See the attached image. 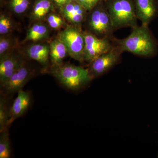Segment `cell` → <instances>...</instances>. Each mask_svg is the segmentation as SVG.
<instances>
[{"label": "cell", "mask_w": 158, "mask_h": 158, "mask_svg": "<svg viewBox=\"0 0 158 158\" xmlns=\"http://www.w3.org/2000/svg\"><path fill=\"white\" fill-rule=\"evenodd\" d=\"M59 39L65 44L68 53L72 58L80 62H84L83 54L85 46L84 32L79 27H67L60 32Z\"/></svg>", "instance_id": "obj_5"}, {"label": "cell", "mask_w": 158, "mask_h": 158, "mask_svg": "<svg viewBox=\"0 0 158 158\" xmlns=\"http://www.w3.org/2000/svg\"><path fill=\"white\" fill-rule=\"evenodd\" d=\"M90 11L88 27L91 33L100 38H115L113 35L115 31L104 1H102Z\"/></svg>", "instance_id": "obj_4"}, {"label": "cell", "mask_w": 158, "mask_h": 158, "mask_svg": "<svg viewBox=\"0 0 158 158\" xmlns=\"http://www.w3.org/2000/svg\"><path fill=\"white\" fill-rule=\"evenodd\" d=\"M24 62L15 57L5 56L1 57L0 61V85L22 66Z\"/></svg>", "instance_id": "obj_11"}, {"label": "cell", "mask_w": 158, "mask_h": 158, "mask_svg": "<svg viewBox=\"0 0 158 158\" xmlns=\"http://www.w3.org/2000/svg\"><path fill=\"white\" fill-rule=\"evenodd\" d=\"M17 95L10 106L9 127L18 118L22 116L29 110L31 104V94L28 91L21 90L17 92Z\"/></svg>", "instance_id": "obj_10"}, {"label": "cell", "mask_w": 158, "mask_h": 158, "mask_svg": "<svg viewBox=\"0 0 158 158\" xmlns=\"http://www.w3.org/2000/svg\"><path fill=\"white\" fill-rule=\"evenodd\" d=\"M52 8V4L49 0H39L34 6L33 15L37 19L44 17Z\"/></svg>", "instance_id": "obj_18"}, {"label": "cell", "mask_w": 158, "mask_h": 158, "mask_svg": "<svg viewBox=\"0 0 158 158\" xmlns=\"http://www.w3.org/2000/svg\"><path fill=\"white\" fill-rule=\"evenodd\" d=\"M104 1H105V0H104Z\"/></svg>", "instance_id": "obj_27"}, {"label": "cell", "mask_w": 158, "mask_h": 158, "mask_svg": "<svg viewBox=\"0 0 158 158\" xmlns=\"http://www.w3.org/2000/svg\"><path fill=\"white\" fill-rule=\"evenodd\" d=\"M48 34V30L45 26L37 24L32 26L28 31L25 40L37 41L46 37Z\"/></svg>", "instance_id": "obj_16"}, {"label": "cell", "mask_w": 158, "mask_h": 158, "mask_svg": "<svg viewBox=\"0 0 158 158\" xmlns=\"http://www.w3.org/2000/svg\"><path fill=\"white\" fill-rule=\"evenodd\" d=\"M158 4V0H157Z\"/></svg>", "instance_id": "obj_26"}, {"label": "cell", "mask_w": 158, "mask_h": 158, "mask_svg": "<svg viewBox=\"0 0 158 158\" xmlns=\"http://www.w3.org/2000/svg\"><path fill=\"white\" fill-rule=\"evenodd\" d=\"M11 40L6 37H1L0 39V55L1 56L8 50L11 45Z\"/></svg>", "instance_id": "obj_23"}, {"label": "cell", "mask_w": 158, "mask_h": 158, "mask_svg": "<svg viewBox=\"0 0 158 158\" xmlns=\"http://www.w3.org/2000/svg\"><path fill=\"white\" fill-rule=\"evenodd\" d=\"M85 46L83 60L89 63L98 57L110 50L115 44L113 39L100 38L89 32H84Z\"/></svg>", "instance_id": "obj_6"}, {"label": "cell", "mask_w": 158, "mask_h": 158, "mask_svg": "<svg viewBox=\"0 0 158 158\" xmlns=\"http://www.w3.org/2000/svg\"><path fill=\"white\" fill-rule=\"evenodd\" d=\"M1 1H2V0H1Z\"/></svg>", "instance_id": "obj_28"}, {"label": "cell", "mask_w": 158, "mask_h": 158, "mask_svg": "<svg viewBox=\"0 0 158 158\" xmlns=\"http://www.w3.org/2000/svg\"><path fill=\"white\" fill-rule=\"evenodd\" d=\"M102 1L103 0H78L77 2L87 11H89Z\"/></svg>", "instance_id": "obj_22"}, {"label": "cell", "mask_w": 158, "mask_h": 158, "mask_svg": "<svg viewBox=\"0 0 158 158\" xmlns=\"http://www.w3.org/2000/svg\"><path fill=\"white\" fill-rule=\"evenodd\" d=\"M51 72L64 87L72 90H79L93 79L88 69L72 64L52 66Z\"/></svg>", "instance_id": "obj_2"}, {"label": "cell", "mask_w": 158, "mask_h": 158, "mask_svg": "<svg viewBox=\"0 0 158 158\" xmlns=\"http://www.w3.org/2000/svg\"><path fill=\"white\" fill-rule=\"evenodd\" d=\"M72 1H76V2H77L78 0H72Z\"/></svg>", "instance_id": "obj_25"}, {"label": "cell", "mask_w": 158, "mask_h": 158, "mask_svg": "<svg viewBox=\"0 0 158 158\" xmlns=\"http://www.w3.org/2000/svg\"><path fill=\"white\" fill-rule=\"evenodd\" d=\"M29 57L43 66L48 64L49 55H50V47L43 44H34L29 48L27 50Z\"/></svg>", "instance_id": "obj_14"}, {"label": "cell", "mask_w": 158, "mask_h": 158, "mask_svg": "<svg viewBox=\"0 0 158 158\" xmlns=\"http://www.w3.org/2000/svg\"><path fill=\"white\" fill-rule=\"evenodd\" d=\"M68 53L64 44L58 38L53 40L50 46V56L52 66H59L63 64V59Z\"/></svg>", "instance_id": "obj_13"}, {"label": "cell", "mask_w": 158, "mask_h": 158, "mask_svg": "<svg viewBox=\"0 0 158 158\" xmlns=\"http://www.w3.org/2000/svg\"><path fill=\"white\" fill-rule=\"evenodd\" d=\"M53 1L57 6L62 7L72 2V0H53Z\"/></svg>", "instance_id": "obj_24"}, {"label": "cell", "mask_w": 158, "mask_h": 158, "mask_svg": "<svg viewBox=\"0 0 158 158\" xmlns=\"http://www.w3.org/2000/svg\"><path fill=\"white\" fill-rule=\"evenodd\" d=\"M122 53L120 49L115 44L110 50L101 55L90 63L88 69L93 78L102 75L116 65Z\"/></svg>", "instance_id": "obj_7"}, {"label": "cell", "mask_w": 158, "mask_h": 158, "mask_svg": "<svg viewBox=\"0 0 158 158\" xmlns=\"http://www.w3.org/2000/svg\"><path fill=\"white\" fill-rule=\"evenodd\" d=\"M114 44L123 52H126L144 57L153 56L157 50L156 43L148 25L141 24L132 28L131 34L122 39L114 40Z\"/></svg>", "instance_id": "obj_1"}, {"label": "cell", "mask_w": 158, "mask_h": 158, "mask_svg": "<svg viewBox=\"0 0 158 158\" xmlns=\"http://www.w3.org/2000/svg\"><path fill=\"white\" fill-rule=\"evenodd\" d=\"M137 18L142 24L148 25L158 13L157 0H133Z\"/></svg>", "instance_id": "obj_9"}, {"label": "cell", "mask_w": 158, "mask_h": 158, "mask_svg": "<svg viewBox=\"0 0 158 158\" xmlns=\"http://www.w3.org/2000/svg\"><path fill=\"white\" fill-rule=\"evenodd\" d=\"M32 76V73L25 63L23 64L1 86V94L9 95L23 90Z\"/></svg>", "instance_id": "obj_8"}, {"label": "cell", "mask_w": 158, "mask_h": 158, "mask_svg": "<svg viewBox=\"0 0 158 158\" xmlns=\"http://www.w3.org/2000/svg\"><path fill=\"white\" fill-rule=\"evenodd\" d=\"M29 0H11V6L15 13L21 14L28 8Z\"/></svg>", "instance_id": "obj_19"}, {"label": "cell", "mask_w": 158, "mask_h": 158, "mask_svg": "<svg viewBox=\"0 0 158 158\" xmlns=\"http://www.w3.org/2000/svg\"><path fill=\"white\" fill-rule=\"evenodd\" d=\"M11 22L10 19L4 15L0 17V34L3 35L9 33L11 30Z\"/></svg>", "instance_id": "obj_20"}, {"label": "cell", "mask_w": 158, "mask_h": 158, "mask_svg": "<svg viewBox=\"0 0 158 158\" xmlns=\"http://www.w3.org/2000/svg\"><path fill=\"white\" fill-rule=\"evenodd\" d=\"M63 15L70 22L79 25L84 21L87 11L78 2L72 1L62 7Z\"/></svg>", "instance_id": "obj_12"}, {"label": "cell", "mask_w": 158, "mask_h": 158, "mask_svg": "<svg viewBox=\"0 0 158 158\" xmlns=\"http://www.w3.org/2000/svg\"><path fill=\"white\" fill-rule=\"evenodd\" d=\"M11 153V143L8 127L0 132V158H9Z\"/></svg>", "instance_id": "obj_17"}, {"label": "cell", "mask_w": 158, "mask_h": 158, "mask_svg": "<svg viewBox=\"0 0 158 158\" xmlns=\"http://www.w3.org/2000/svg\"><path fill=\"white\" fill-rule=\"evenodd\" d=\"M104 2L114 31L138 26L133 0H105Z\"/></svg>", "instance_id": "obj_3"}, {"label": "cell", "mask_w": 158, "mask_h": 158, "mask_svg": "<svg viewBox=\"0 0 158 158\" xmlns=\"http://www.w3.org/2000/svg\"><path fill=\"white\" fill-rule=\"evenodd\" d=\"M8 95L1 94L0 96V132L9 127V111Z\"/></svg>", "instance_id": "obj_15"}, {"label": "cell", "mask_w": 158, "mask_h": 158, "mask_svg": "<svg viewBox=\"0 0 158 158\" xmlns=\"http://www.w3.org/2000/svg\"><path fill=\"white\" fill-rule=\"evenodd\" d=\"M48 21L49 26L54 29L59 28L63 23L62 19L56 15H51L49 16Z\"/></svg>", "instance_id": "obj_21"}]
</instances>
